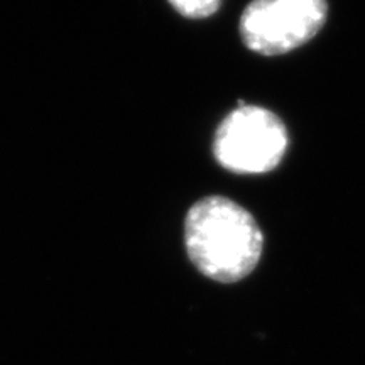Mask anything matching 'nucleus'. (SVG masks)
<instances>
[{
  "label": "nucleus",
  "instance_id": "nucleus-1",
  "mask_svg": "<svg viewBox=\"0 0 365 365\" xmlns=\"http://www.w3.org/2000/svg\"><path fill=\"white\" fill-rule=\"evenodd\" d=\"M185 244L200 272L218 282H237L257 266L264 237L239 203L225 196H207L186 215Z\"/></svg>",
  "mask_w": 365,
  "mask_h": 365
},
{
  "label": "nucleus",
  "instance_id": "nucleus-2",
  "mask_svg": "<svg viewBox=\"0 0 365 365\" xmlns=\"http://www.w3.org/2000/svg\"><path fill=\"white\" fill-rule=\"evenodd\" d=\"M287 149V130L276 113L240 102L223 118L213 139L222 168L237 175H264L276 170Z\"/></svg>",
  "mask_w": 365,
  "mask_h": 365
},
{
  "label": "nucleus",
  "instance_id": "nucleus-3",
  "mask_svg": "<svg viewBox=\"0 0 365 365\" xmlns=\"http://www.w3.org/2000/svg\"><path fill=\"white\" fill-rule=\"evenodd\" d=\"M327 0H252L240 17L250 51L276 56L307 44L325 26Z\"/></svg>",
  "mask_w": 365,
  "mask_h": 365
},
{
  "label": "nucleus",
  "instance_id": "nucleus-4",
  "mask_svg": "<svg viewBox=\"0 0 365 365\" xmlns=\"http://www.w3.org/2000/svg\"><path fill=\"white\" fill-rule=\"evenodd\" d=\"M173 9L188 19H205L220 9L222 0H168Z\"/></svg>",
  "mask_w": 365,
  "mask_h": 365
}]
</instances>
